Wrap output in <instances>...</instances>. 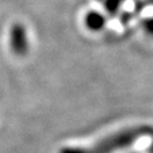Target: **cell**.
Masks as SVG:
<instances>
[{
  "instance_id": "1",
  "label": "cell",
  "mask_w": 153,
  "mask_h": 153,
  "mask_svg": "<svg viewBox=\"0 0 153 153\" xmlns=\"http://www.w3.org/2000/svg\"><path fill=\"white\" fill-rule=\"evenodd\" d=\"M152 130L149 127H139L133 129L123 130L112 134L111 136L102 139L91 148H80V147H66L60 151V153H113L115 151L130 147L133 143L150 134Z\"/></svg>"
},
{
  "instance_id": "2",
  "label": "cell",
  "mask_w": 153,
  "mask_h": 153,
  "mask_svg": "<svg viewBox=\"0 0 153 153\" xmlns=\"http://www.w3.org/2000/svg\"><path fill=\"white\" fill-rule=\"evenodd\" d=\"M10 47L17 56H24L29 51V39L27 30L22 24H14L10 32Z\"/></svg>"
},
{
  "instance_id": "3",
  "label": "cell",
  "mask_w": 153,
  "mask_h": 153,
  "mask_svg": "<svg viewBox=\"0 0 153 153\" xmlns=\"http://www.w3.org/2000/svg\"><path fill=\"white\" fill-rule=\"evenodd\" d=\"M105 18L98 12H89L85 17V25L89 30L98 31L104 27Z\"/></svg>"
},
{
  "instance_id": "4",
  "label": "cell",
  "mask_w": 153,
  "mask_h": 153,
  "mask_svg": "<svg viewBox=\"0 0 153 153\" xmlns=\"http://www.w3.org/2000/svg\"><path fill=\"white\" fill-rule=\"evenodd\" d=\"M122 0H108V2H106V7H108V12H113L114 13L117 7L120 5Z\"/></svg>"
},
{
  "instance_id": "5",
  "label": "cell",
  "mask_w": 153,
  "mask_h": 153,
  "mask_svg": "<svg viewBox=\"0 0 153 153\" xmlns=\"http://www.w3.org/2000/svg\"><path fill=\"white\" fill-rule=\"evenodd\" d=\"M145 24H146V26L145 27H146L147 30H148L150 33L153 34V19H149V20H147Z\"/></svg>"
}]
</instances>
